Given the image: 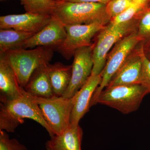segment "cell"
<instances>
[{"label": "cell", "instance_id": "15", "mask_svg": "<svg viewBox=\"0 0 150 150\" xmlns=\"http://www.w3.org/2000/svg\"><path fill=\"white\" fill-rule=\"evenodd\" d=\"M83 131L79 125L55 135L45 144L46 150H81Z\"/></svg>", "mask_w": 150, "mask_h": 150}, {"label": "cell", "instance_id": "19", "mask_svg": "<svg viewBox=\"0 0 150 150\" xmlns=\"http://www.w3.org/2000/svg\"><path fill=\"white\" fill-rule=\"evenodd\" d=\"M26 12L51 15L56 6V0H18Z\"/></svg>", "mask_w": 150, "mask_h": 150}, {"label": "cell", "instance_id": "22", "mask_svg": "<svg viewBox=\"0 0 150 150\" xmlns=\"http://www.w3.org/2000/svg\"><path fill=\"white\" fill-rule=\"evenodd\" d=\"M142 62L140 84L147 89L150 93V60L146 56L143 48L139 49Z\"/></svg>", "mask_w": 150, "mask_h": 150}, {"label": "cell", "instance_id": "1", "mask_svg": "<svg viewBox=\"0 0 150 150\" xmlns=\"http://www.w3.org/2000/svg\"><path fill=\"white\" fill-rule=\"evenodd\" d=\"M0 130L13 133L24 122L32 119L46 129L50 137L54 132L43 118L37 103L24 88L22 96L13 100H0Z\"/></svg>", "mask_w": 150, "mask_h": 150}, {"label": "cell", "instance_id": "25", "mask_svg": "<svg viewBox=\"0 0 150 150\" xmlns=\"http://www.w3.org/2000/svg\"><path fill=\"white\" fill-rule=\"evenodd\" d=\"M57 1H64V0H57Z\"/></svg>", "mask_w": 150, "mask_h": 150}, {"label": "cell", "instance_id": "13", "mask_svg": "<svg viewBox=\"0 0 150 150\" xmlns=\"http://www.w3.org/2000/svg\"><path fill=\"white\" fill-rule=\"evenodd\" d=\"M142 67V59L139 50L132 52L112 77L107 87L141 84Z\"/></svg>", "mask_w": 150, "mask_h": 150}, {"label": "cell", "instance_id": "21", "mask_svg": "<svg viewBox=\"0 0 150 150\" xmlns=\"http://www.w3.org/2000/svg\"><path fill=\"white\" fill-rule=\"evenodd\" d=\"M0 150H28L15 139H11L6 131L0 130Z\"/></svg>", "mask_w": 150, "mask_h": 150}, {"label": "cell", "instance_id": "4", "mask_svg": "<svg viewBox=\"0 0 150 150\" xmlns=\"http://www.w3.org/2000/svg\"><path fill=\"white\" fill-rule=\"evenodd\" d=\"M139 21V19L135 18L118 24L110 21L100 31L96 43L92 44L93 67L92 75L101 74L110 50L118 41L136 29Z\"/></svg>", "mask_w": 150, "mask_h": 150}, {"label": "cell", "instance_id": "8", "mask_svg": "<svg viewBox=\"0 0 150 150\" xmlns=\"http://www.w3.org/2000/svg\"><path fill=\"white\" fill-rule=\"evenodd\" d=\"M105 26L97 23L66 25V38L56 51L64 59L69 60L78 49L85 46H91V40Z\"/></svg>", "mask_w": 150, "mask_h": 150}, {"label": "cell", "instance_id": "11", "mask_svg": "<svg viewBox=\"0 0 150 150\" xmlns=\"http://www.w3.org/2000/svg\"><path fill=\"white\" fill-rule=\"evenodd\" d=\"M51 15L26 12L21 14H11L0 17V29H13L36 33L51 20Z\"/></svg>", "mask_w": 150, "mask_h": 150}, {"label": "cell", "instance_id": "24", "mask_svg": "<svg viewBox=\"0 0 150 150\" xmlns=\"http://www.w3.org/2000/svg\"><path fill=\"white\" fill-rule=\"evenodd\" d=\"M111 0H64V1L71 2H83L97 3L106 5Z\"/></svg>", "mask_w": 150, "mask_h": 150}, {"label": "cell", "instance_id": "20", "mask_svg": "<svg viewBox=\"0 0 150 150\" xmlns=\"http://www.w3.org/2000/svg\"><path fill=\"white\" fill-rule=\"evenodd\" d=\"M132 0H111L106 5V11L111 19L129 8Z\"/></svg>", "mask_w": 150, "mask_h": 150}, {"label": "cell", "instance_id": "2", "mask_svg": "<svg viewBox=\"0 0 150 150\" xmlns=\"http://www.w3.org/2000/svg\"><path fill=\"white\" fill-rule=\"evenodd\" d=\"M51 16L65 26L96 23L105 25L111 20L106 5L97 3L57 1Z\"/></svg>", "mask_w": 150, "mask_h": 150}, {"label": "cell", "instance_id": "3", "mask_svg": "<svg viewBox=\"0 0 150 150\" xmlns=\"http://www.w3.org/2000/svg\"><path fill=\"white\" fill-rule=\"evenodd\" d=\"M54 51L53 48L43 46L30 50L21 48L0 53V57L13 69L20 86L24 88L36 69L49 64Z\"/></svg>", "mask_w": 150, "mask_h": 150}, {"label": "cell", "instance_id": "10", "mask_svg": "<svg viewBox=\"0 0 150 150\" xmlns=\"http://www.w3.org/2000/svg\"><path fill=\"white\" fill-rule=\"evenodd\" d=\"M66 35L65 25L52 16L45 27L27 40L23 48L43 46L56 50L64 42Z\"/></svg>", "mask_w": 150, "mask_h": 150}, {"label": "cell", "instance_id": "18", "mask_svg": "<svg viewBox=\"0 0 150 150\" xmlns=\"http://www.w3.org/2000/svg\"><path fill=\"white\" fill-rule=\"evenodd\" d=\"M35 34L13 29H0V53L24 48L25 42Z\"/></svg>", "mask_w": 150, "mask_h": 150}, {"label": "cell", "instance_id": "6", "mask_svg": "<svg viewBox=\"0 0 150 150\" xmlns=\"http://www.w3.org/2000/svg\"><path fill=\"white\" fill-rule=\"evenodd\" d=\"M30 95L37 103L43 118L55 135H60L69 128L75 95L71 98L56 96L44 98Z\"/></svg>", "mask_w": 150, "mask_h": 150}, {"label": "cell", "instance_id": "16", "mask_svg": "<svg viewBox=\"0 0 150 150\" xmlns=\"http://www.w3.org/2000/svg\"><path fill=\"white\" fill-rule=\"evenodd\" d=\"M48 64L42 65L36 69L24 88L25 91L33 96L44 98L54 96L48 75Z\"/></svg>", "mask_w": 150, "mask_h": 150}, {"label": "cell", "instance_id": "7", "mask_svg": "<svg viewBox=\"0 0 150 150\" xmlns=\"http://www.w3.org/2000/svg\"><path fill=\"white\" fill-rule=\"evenodd\" d=\"M141 40L137 30L135 29L124 36L113 46L108 56L106 64L101 74V83L93 94L91 107L96 104V100L100 93L107 86L112 77Z\"/></svg>", "mask_w": 150, "mask_h": 150}, {"label": "cell", "instance_id": "23", "mask_svg": "<svg viewBox=\"0 0 150 150\" xmlns=\"http://www.w3.org/2000/svg\"><path fill=\"white\" fill-rule=\"evenodd\" d=\"M138 34L142 40L150 38V8L144 12L139 19Z\"/></svg>", "mask_w": 150, "mask_h": 150}, {"label": "cell", "instance_id": "9", "mask_svg": "<svg viewBox=\"0 0 150 150\" xmlns=\"http://www.w3.org/2000/svg\"><path fill=\"white\" fill-rule=\"evenodd\" d=\"M92 53V45L79 48L75 52L71 81L62 96L66 98L73 97L91 76L93 67Z\"/></svg>", "mask_w": 150, "mask_h": 150}, {"label": "cell", "instance_id": "5", "mask_svg": "<svg viewBox=\"0 0 150 150\" xmlns=\"http://www.w3.org/2000/svg\"><path fill=\"white\" fill-rule=\"evenodd\" d=\"M149 93L141 84L107 87L100 93L97 103L112 108L124 114L137 111L145 96Z\"/></svg>", "mask_w": 150, "mask_h": 150}, {"label": "cell", "instance_id": "17", "mask_svg": "<svg viewBox=\"0 0 150 150\" xmlns=\"http://www.w3.org/2000/svg\"><path fill=\"white\" fill-rule=\"evenodd\" d=\"M48 73L54 96H63L71 81L72 65H65L59 62L49 64Z\"/></svg>", "mask_w": 150, "mask_h": 150}, {"label": "cell", "instance_id": "14", "mask_svg": "<svg viewBox=\"0 0 150 150\" xmlns=\"http://www.w3.org/2000/svg\"><path fill=\"white\" fill-rule=\"evenodd\" d=\"M23 90L13 69L0 57V100L17 99L22 96Z\"/></svg>", "mask_w": 150, "mask_h": 150}, {"label": "cell", "instance_id": "12", "mask_svg": "<svg viewBox=\"0 0 150 150\" xmlns=\"http://www.w3.org/2000/svg\"><path fill=\"white\" fill-rule=\"evenodd\" d=\"M101 74L92 75L86 82L75 94L76 98L71 113L70 126L76 127L91 107V103L93 94L100 83Z\"/></svg>", "mask_w": 150, "mask_h": 150}, {"label": "cell", "instance_id": "26", "mask_svg": "<svg viewBox=\"0 0 150 150\" xmlns=\"http://www.w3.org/2000/svg\"><path fill=\"white\" fill-rule=\"evenodd\" d=\"M56 1H57V0H56Z\"/></svg>", "mask_w": 150, "mask_h": 150}]
</instances>
